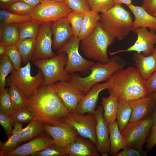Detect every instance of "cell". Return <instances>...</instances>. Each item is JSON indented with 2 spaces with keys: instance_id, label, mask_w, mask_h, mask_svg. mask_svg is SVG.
Returning <instances> with one entry per match:
<instances>
[{
  "instance_id": "cell-1",
  "label": "cell",
  "mask_w": 156,
  "mask_h": 156,
  "mask_svg": "<svg viewBox=\"0 0 156 156\" xmlns=\"http://www.w3.org/2000/svg\"><path fill=\"white\" fill-rule=\"evenodd\" d=\"M28 106L35 119L55 125L64 122L70 112L51 86H41L27 99Z\"/></svg>"
},
{
  "instance_id": "cell-2",
  "label": "cell",
  "mask_w": 156,
  "mask_h": 156,
  "mask_svg": "<svg viewBox=\"0 0 156 156\" xmlns=\"http://www.w3.org/2000/svg\"><path fill=\"white\" fill-rule=\"evenodd\" d=\"M109 94L118 101H130L148 96L145 80L136 68L129 66L114 73L108 80Z\"/></svg>"
},
{
  "instance_id": "cell-3",
  "label": "cell",
  "mask_w": 156,
  "mask_h": 156,
  "mask_svg": "<svg viewBox=\"0 0 156 156\" xmlns=\"http://www.w3.org/2000/svg\"><path fill=\"white\" fill-rule=\"evenodd\" d=\"M125 62L120 57L115 56L107 63L97 62L91 68V73L86 77L71 75L68 81L86 94L94 85L104 81H107L116 72L123 68Z\"/></svg>"
},
{
  "instance_id": "cell-4",
  "label": "cell",
  "mask_w": 156,
  "mask_h": 156,
  "mask_svg": "<svg viewBox=\"0 0 156 156\" xmlns=\"http://www.w3.org/2000/svg\"><path fill=\"white\" fill-rule=\"evenodd\" d=\"M115 39L103 29L99 21L93 31L81 40L80 48L87 58L106 63L110 60L107 54L108 47L113 43Z\"/></svg>"
},
{
  "instance_id": "cell-5",
  "label": "cell",
  "mask_w": 156,
  "mask_h": 156,
  "mask_svg": "<svg viewBox=\"0 0 156 156\" xmlns=\"http://www.w3.org/2000/svg\"><path fill=\"white\" fill-rule=\"evenodd\" d=\"M103 29L109 35L121 40L132 31L133 21L130 12L121 5L115 4L100 14Z\"/></svg>"
},
{
  "instance_id": "cell-6",
  "label": "cell",
  "mask_w": 156,
  "mask_h": 156,
  "mask_svg": "<svg viewBox=\"0 0 156 156\" xmlns=\"http://www.w3.org/2000/svg\"><path fill=\"white\" fill-rule=\"evenodd\" d=\"M67 56L64 52L49 58L32 61L43 74L44 80L41 86H51L59 81H69L71 75L65 70Z\"/></svg>"
},
{
  "instance_id": "cell-7",
  "label": "cell",
  "mask_w": 156,
  "mask_h": 156,
  "mask_svg": "<svg viewBox=\"0 0 156 156\" xmlns=\"http://www.w3.org/2000/svg\"><path fill=\"white\" fill-rule=\"evenodd\" d=\"M30 62L18 70L14 69L6 79V85H14L18 87L28 99L41 86L44 76L40 70L34 76L31 75Z\"/></svg>"
},
{
  "instance_id": "cell-8",
  "label": "cell",
  "mask_w": 156,
  "mask_h": 156,
  "mask_svg": "<svg viewBox=\"0 0 156 156\" xmlns=\"http://www.w3.org/2000/svg\"><path fill=\"white\" fill-rule=\"evenodd\" d=\"M81 40L78 36L73 35L60 49L57 54L64 52L67 56L65 70L69 74L76 72H84L90 70L95 63L83 57L79 53Z\"/></svg>"
},
{
  "instance_id": "cell-9",
  "label": "cell",
  "mask_w": 156,
  "mask_h": 156,
  "mask_svg": "<svg viewBox=\"0 0 156 156\" xmlns=\"http://www.w3.org/2000/svg\"><path fill=\"white\" fill-rule=\"evenodd\" d=\"M153 125L151 116L136 122H129L121 132L126 146L142 148Z\"/></svg>"
},
{
  "instance_id": "cell-10",
  "label": "cell",
  "mask_w": 156,
  "mask_h": 156,
  "mask_svg": "<svg viewBox=\"0 0 156 156\" xmlns=\"http://www.w3.org/2000/svg\"><path fill=\"white\" fill-rule=\"evenodd\" d=\"M72 10L65 2L43 0L30 14L40 23L54 22L66 17Z\"/></svg>"
},
{
  "instance_id": "cell-11",
  "label": "cell",
  "mask_w": 156,
  "mask_h": 156,
  "mask_svg": "<svg viewBox=\"0 0 156 156\" xmlns=\"http://www.w3.org/2000/svg\"><path fill=\"white\" fill-rule=\"evenodd\" d=\"M63 122L70 125L79 135L89 139L96 145L95 129L96 119L94 113L82 115L70 112Z\"/></svg>"
},
{
  "instance_id": "cell-12",
  "label": "cell",
  "mask_w": 156,
  "mask_h": 156,
  "mask_svg": "<svg viewBox=\"0 0 156 156\" xmlns=\"http://www.w3.org/2000/svg\"><path fill=\"white\" fill-rule=\"evenodd\" d=\"M52 23H40L39 31L36 38V48L31 59L32 62L49 58L56 55L52 50L51 29Z\"/></svg>"
},
{
  "instance_id": "cell-13",
  "label": "cell",
  "mask_w": 156,
  "mask_h": 156,
  "mask_svg": "<svg viewBox=\"0 0 156 156\" xmlns=\"http://www.w3.org/2000/svg\"><path fill=\"white\" fill-rule=\"evenodd\" d=\"M51 86L69 111L75 112L77 106L85 95L84 93L68 81H58Z\"/></svg>"
},
{
  "instance_id": "cell-14",
  "label": "cell",
  "mask_w": 156,
  "mask_h": 156,
  "mask_svg": "<svg viewBox=\"0 0 156 156\" xmlns=\"http://www.w3.org/2000/svg\"><path fill=\"white\" fill-rule=\"evenodd\" d=\"M147 28L140 27L133 30L138 36L134 44L127 49L118 50L110 54L135 51L138 53H142L144 56L151 55L156 44V34L155 31L151 30L148 31Z\"/></svg>"
},
{
  "instance_id": "cell-15",
  "label": "cell",
  "mask_w": 156,
  "mask_h": 156,
  "mask_svg": "<svg viewBox=\"0 0 156 156\" xmlns=\"http://www.w3.org/2000/svg\"><path fill=\"white\" fill-rule=\"evenodd\" d=\"M43 126L45 131L52 138L53 144L65 149L79 135L72 127L64 122L55 125L44 123Z\"/></svg>"
},
{
  "instance_id": "cell-16",
  "label": "cell",
  "mask_w": 156,
  "mask_h": 156,
  "mask_svg": "<svg viewBox=\"0 0 156 156\" xmlns=\"http://www.w3.org/2000/svg\"><path fill=\"white\" fill-rule=\"evenodd\" d=\"M53 144L52 138L45 132L29 142L6 152L3 156H31Z\"/></svg>"
},
{
  "instance_id": "cell-17",
  "label": "cell",
  "mask_w": 156,
  "mask_h": 156,
  "mask_svg": "<svg viewBox=\"0 0 156 156\" xmlns=\"http://www.w3.org/2000/svg\"><path fill=\"white\" fill-rule=\"evenodd\" d=\"M102 105L98 106L94 114L96 119L95 131L97 139L96 145L98 152L102 156H108L110 153V143L108 124L105 121L103 116Z\"/></svg>"
},
{
  "instance_id": "cell-18",
  "label": "cell",
  "mask_w": 156,
  "mask_h": 156,
  "mask_svg": "<svg viewBox=\"0 0 156 156\" xmlns=\"http://www.w3.org/2000/svg\"><path fill=\"white\" fill-rule=\"evenodd\" d=\"M110 86V83L109 81L93 86L85 94L77 106L75 112L82 115L86 113H94L100 92L103 90H107Z\"/></svg>"
},
{
  "instance_id": "cell-19",
  "label": "cell",
  "mask_w": 156,
  "mask_h": 156,
  "mask_svg": "<svg viewBox=\"0 0 156 156\" xmlns=\"http://www.w3.org/2000/svg\"><path fill=\"white\" fill-rule=\"evenodd\" d=\"M52 49L57 51L74 35L70 25L66 17L52 23Z\"/></svg>"
},
{
  "instance_id": "cell-20",
  "label": "cell",
  "mask_w": 156,
  "mask_h": 156,
  "mask_svg": "<svg viewBox=\"0 0 156 156\" xmlns=\"http://www.w3.org/2000/svg\"><path fill=\"white\" fill-rule=\"evenodd\" d=\"M132 112L129 122H136L151 115L156 101L149 96L129 101Z\"/></svg>"
},
{
  "instance_id": "cell-21",
  "label": "cell",
  "mask_w": 156,
  "mask_h": 156,
  "mask_svg": "<svg viewBox=\"0 0 156 156\" xmlns=\"http://www.w3.org/2000/svg\"><path fill=\"white\" fill-rule=\"evenodd\" d=\"M65 150L69 156H98L96 145L88 139L78 136Z\"/></svg>"
},
{
  "instance_id": "cell-22",
  "label": "cell",
  "mask_w": 156,
  "mask_h": 156,
  "mask_svg": "<svg viewBox=\"0 0 156 156\" xmlns=\"http://www.w3.org/2000/svg\"><path fill=\"white\" fill-rule=\"evenodd\" d=\"M133 58L141 77L146 80L156 71V44L151 55L144 56L136 52L133 54Z\"/></svg>"
},
{
  "instance_id": "cell-23",
  "label": "cell",
  "mask_w": 156,
  "mask_h": 156,
  "mask_svg": "<svg viewBox=\"0 0 156 156\" xmlns=\"http://www.w3.org/2000/svg\"><path fill=\"white\" fill-rule=\"evenodd\" d=\"M128 7L135 17L132 31L139 28L146 27L156 31V18L148 13L142 6H135L132 4Z\"/></svg>"
},
{
  "instance_id": "cell-24",
  "label": "cell",
  "mask_w": 156,
  "mask_h": 156,
  "mask_svg": "<svg viewBox=\"0 0 156 156\" xmlns=\"http://www.w3.org/2000/svg\"><path fill=\"white\" fill-rule=\"evenodd\" d=\"M108 127L110 143V154L112 156H116L120 150L126 146V145L116 120L109 123Z\"/></svg>"
},
{
  "instance_id": "cell-25",
  "label": "cell",
  "mask_w": 156,
  "mask_h": 156,
  "mask_svg": "<svg viewBox=\"0 0 156 156\" xmlns=\"http://www.w3.org/2000/svg\"><path fill=\"white\" fill-rule=\"evenodd\" d=\"M19 24L0 25V42L8 46L16 44L19 40Z\"/></svg>"
},
{
  "instance_id": "cell-26",
  "label": "cell",
  "mask_w": 156,
  "mask_h": 156,
  "mask_svg": "<svg viewBox=\"0 0 156 156\" xmlns=\"http://www.w3.org/2000/svg\"><path fill=\"white\" fill-rule=\"evenodd\" d=\"M100 19V15L98 13L91 11L84 13L82 25L78 36L81 40L93 31Z\"/></svg>"
},
{
  "instance_id": "cell-27",
  "label": "cell",
  "mask_w": 156,
  "mask_h": 156,
  "mask_svg": "<svg viewBox=\"0 0 156 156\" xmlns=\"http://www.w3.org/2000/svg\"><path fill=\"white\" fill-rule=\"evenodd\" d=\"M117 101V98L111 94L107 97H103L102 99L103 116L105 121L108 124L116 119Z\"/></svg>"
},
{
  "instance_id": "cell-28",
  "label": "cell",
  "mask_w": 156,
  "mask_h": 156,
  "mask_svg": "<svg viewBox=\"0 0 156 156\" xmlns=\"http://www.w3.org/2000/svg\"><path fill=\"white\" fill-rule=\"evenodd\" d=\"M132 112L129 101H118L116 119L120 132L129 123Z\"/></svg>"
},
{
  "instance_id": "cell-29",
  "label": "cell",
  "mask_w": 156,
  "mask_h": 156,
  "mask_svg": "<svg viewBox=\"0 0 156 156\" xmlns=\"http://www.w3.org/2000/svg\"><path fill=\"white\" fill-rule=\"evenodd\" d=\"M43 124L41 122L35 119L30 122L27 126L23 129L18 144L32 139L45 132Z\"/></svg>"
},
{
  "instance_id": "cell-30",
  "label": "cell",
  "mask_w": 156,
  "mask_h": 156,
  "mask_svg": "<svg viewBox=\"0 0 156 156\" xmlns=\"http://www.w3.org/2000/svg\"><path fill=\"white\" fill-rule=\"evenodd\" d=\"M36 39L30 38L19 40L16 44L25 64L31 60L36 46Z\"/></svg>"
},
{
  "instance_id": "cell-31",
  "label": "cell",
  "mask_w": 156,
  "mask_h": 156,
  "mask_svg": "<svg viewBox=\"0 0 156 156\" xmlns=\"http://www.w3.org/2000/svg\"><path fill=\"white\" fill-rule=\"evenodd\" d=\"M11 135L8 140L3 143L0 149V156H3L5 153L17 146L19 141L21 131L23 128L22 124L14 122Z\"/></svg>"
},
{
  "instance_id": "cell-32",
  "label": "cell",
  "mask_w": 156,
  "mask_h": 156,
  "mask_svg": "<svg viewBox=\"0 0 156 156\" xmlns=\"http://www.w3.org/2000/svg\"><path fill=\"white\" fill-rule=\"evenodd\" d=\"M40 23L32 20L19 24V40L36 38L38 33Z\"/></svg>"
},
{
  "instance_id": "cell-33",
  "label": "cell",
  "mask_w": 156,
  "mask_h": 156,
  "mask_svg": "<svg viewBox=\"0 0 156 156\" xmlns=\"http://www.w3.org/2000/svg\"><path fill=\"white\" fill-rule=\"evenodd\" d=\"M32 20L30 15H20L10 12L5 10H0V25L9 23L20 24Z\"/></svg>"
},
{
  "instance_id": "cell-34",
  "label": "cell",
  "mask_w": 156,
  "mask_h": 156,
  "mask_svg": "<svg viewBox=\"0 0 156 156\" xmlns=\"http://www.w3.org/2000/svg\"><path fill=\"white\" fill-rule=\"evenodd\" d=\"M14 69L13 64L8 57L6 55L0 57V90L5 88L7 77Z\"/></svg>"
},
{
  "instance_id": "cell-35",
  "label": "cell",
  "mask_w": 156,
  "mask_h": 156,
  "mask_svg": "<svg viewBox=\"0 0 156 156\" xmlns=\"http://www.w3.org/2000/svg\"><path fill=\"white\" fill-rule=\"evenodd\" d=\"M9 86L8 92L14 109L27 105V99L20 90L13 85H11Z\"/></svg>"
},
{
  "instance_id": "cell-36",
  "label": "cell",
  "mask_w": 156,
  "mask_h": 156,
  "mask_svg": "<svg viewBox=\"0 0 156 156\" xmlns=\"http://www.w3.org/2000/svg\"><path fill=\"white\" fill-rule=\"evenodd\" d=\"M10 116L14 122L22 124L30 122L35 119L27 105L14 109Z\"/></svg>"
},
{
  "instance_id": "cell-37",
  "label": "cell",
  "mask_w": 156,
  "mask_h": 156,
  "mask_svg": "<svg viewBox=\"0 0 156 156\" xmlns=\"http://www.w3.org/2000/svg\"><path fill=\"white\" fill-rule=\"evenodd\" d=\"M85 12L71 11L66 17L74 35L79 36L82 25Z\"/></svg>"
},
{
  "instance_id": "cell-38",
  "label": "cell",
  "mask_w": 156,
  "mask_h": 156,
  "mask_svg": "<svg viewBox=\"0 0 156 156\" xmlns=\"http://www.w3.org/2000/svg\"><path fill=\"white\" fill-rule=\"evenodd\" d=\"M14 110L8 89L0 90V113L10 116Z\"/></svg>"
},
{
  "instance_id": "cell-39",
  "label": "cell",
  "mask_w": 156,
  "mask_h": 156,
  "mask_svg": "<svg viewBox=\"0 0 156 156\" xmlns=\"http://www.w3.org/2000/svg\"><path fill=\"white\" fill-rule=\"evenodd\" d=\"M91 11L103 13L113 7L115 4L112 0H86Z\"/></svg>"
},
{
  "instance_id": "cell-40",
  "label": "cell",
  "mask_w": 156,
  "mask_h": 156,
  "mask_svg": "<svg viewBox=\"0 0 156 156\" xmlns=\"http://www.w3.org/2000/svg\"><path fill=\"white\" fill-rule=\"evenodd\" d=\"M35 8L25 2L18 1L12 4L6 10L17 14L28 15L32 12Z\"/></svg>"
},
{
  "instance_id": "cell-41",
  "label": "cell",
  "mask_w": 156,
  "mask_h": 156,
  "mask_svg": "<svg viewBox=\"0 0 156 156\" xmlns=\"http://www.w3.org/2000/svg\"><path fill=\"white\" fill-rule=\"evenodd\" d=\"M4 54L11 60L14 69L18 70L21 67L23 60L16 44L7 46Z\"/></svg>"
},
{
  "instance_id": "cell-42",
  "label": "cell",
  "mask_w": 156,
  "mask_h": 156,
  "mask_svg": "<svg viewBox=\"0 0 156 156\" xmlns=\"http://www.w3.org/2000/svg\"><path fill=\"white\" fill-rule=\"evenodd\" d=\"M68 153L65 149L59 148L54 144L33 154L31 156H68Z\"/></svg>"
},
{
  "instance_id": "cell-43",
  "label": "cell",
  "mask_w": 156,
  "mask_h": 156,
  "mask_svg": "<svg viewBox=\"0 0 156 156\" xmlns=\"http://www.w3.org/2000/svg\"><path fill=\"white\" fill-rule=\"evenodd\" d=\"M64 1L72 10L83 12L91 11L86 0H64Z\"/></svg>"
},
{
  "instance_id": "cell-44",
  "label": "cell",
  "mask_w": 156,
  "mask_h": 156,
  "mask_svg": "<svg viewBox=\"0 0 156 156\" xmlns=\"http://www.w3.org/2000/svg\"><path fill=\"white\" fill-rule=\"evenodd\" d=\"M148 151H144L142 148H136L126 146L123 150L118 152L116 156H146Z\"/></svg>"
},
{
  "instance_id": "cell-45",
  "label": "cell",
  "mask_w": 156,
  "mask_h": 156,
  "mask_svg": "<svg viewBox=\"0 0 156 156\" xmlns=\"http://www.w3.org/2000/svg\"><path fill=\"white\" fill-rule=\"evenodd\" d=\"M14 123L10 116L0 113V124L4 129L8 138L11 135Z\"/></svg>"
},
{
  "instance_id": "cell-46",
  "label": "cell",
  "mask_w": 156,
  "mask_h": 156,
  "mask_svg": "<svg viewBox=\"0 0 156 156\" xmlns=\"http://www.w3.org/2000/svg\"><path fill=\"white\" fill-rule=\"evenodd\" d=\"M145 83L148 96L156 92V71L145 80Z\"/></svg>"
},
{
  "instance_id": "cell-47",
  "label": "cell",
  "mask_w": 156,
  "mask_h": 156,
  "mask_svg": "<svg viewBox=\"0 0 156 156\" xmlns=\"http://www.w3.org/2000/svg\"><path fill=\"white\" fill-rule=\"evenodd\" d=\"M142 6L148 13L156 18V0H143Z\"/></svg>"
},
{
  "instance_id": "cell-48",
  "label": "cell",
  "mask_w": 156,
  "mask_h": 156,
  "mask_svg": "<svg viewBox=\"0 0 156 156\" xmlns=\"http://www.w3.org/2000/svg\"><path fill=\"white\" fill-rule=\"evenodd\" d=\"M146 148L148 151L152 149L156 144V125H153L146 141Z\"/></svg>"
},
{
  "instance_id": "cell-49",
  "label": "cell",
  "mask_w": 156,
  "mask_h": 156,
  "mask_svg": "<svg viewBox=\"0 0 156 156\" xmlns=\"http://www.w3.org/2000/svg\"><path fill=\"white\" fill-rule=\"evenodd\" d=\"M19 0H0V8L6 10L12 3Z\"/></svg>"
},
{
  "instance_id": "cell-50",
  "label": "cell",
  "mask_w": 156,
  "mask_h": 156,
  "mask_svg": "<svg viewBox=\"0 0 156 156\" xmlns=\"http://www.w3.org/2000/svg\"><path fill=\"white\" fill-rule=\"evenodd\" d=\"M25 2L28 4L36 7L40 4L43 0H19Z\"/></svg>"
},
{
  "instance_id": "cell-51",
  "label": "cell",
  "mask_w": 156,
  "mask_h": 156,
  "mask_svg": "<svg viewBox=\"0 0 156 156\" xmlns=\"http://www.w3.org/2000/svg\"><path fill=\"white\" fill-rule=\"evenodd\" d=\"M115 4L122 5L124 4L127 6L132 4V0H112Z\"/></svg>"
},
{
  "instance_id": "cell-52",
  "label": "cell",
  "mask_w": 156,
  "mask_h": 156,
  "mask_svg": "<svg viewBox=\"0 0 156 156\" xmlns=\"http://www.w3.org/2000/svg\"><path fill=\"white\" fill-rule=\"evenodd\" d=\"M6 46L4 44L0 42V55H2L5 54L6 48Z\"/></svg>"
},
{
  "instance_id": "cell-53",
  "label": "cell",
  "mask_w": 156,
  "mask_h": 156,
  "mask_svg": "<svg viewBox=\"0 0 156 156\" xmlns=\"http://www.w3.org/2000/svg\"><path fill=\"white\" fill-rule=\"evenodd\" d=\"M151 117L153 125H156V106Z\"/></svg>"
},
{
  "instance_id": "cell-54",
  "label": "cell",
  "mask_w": 156,
  "mask_h": 156,
  "mask_svg": "<svg viewBox=\"0 0 156 156\" xmlns=\"http://www.w3.org/2000/svg\"><path fill=\"white\" fill-rule=\"evenodd\" d=\"M148 96H150L156 101V92L150 94L148 95Z\"/></svg>"
},
{
  "instance_id": "cell-55",
  "label": "cell",
  "mask_w": 156,
  "mask_h": 156,
  "mask_svg": "<svg viewBox=\"0 0 156 156\" xmlns=\"http://www.w3.org/2000/svg\"><path fill=\"white\" fill-rule=\"evenodd\" d=\"M43 0L51 1H55L56 2H65L64 0Z\"/></svg>"
}]
</instances>
